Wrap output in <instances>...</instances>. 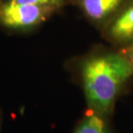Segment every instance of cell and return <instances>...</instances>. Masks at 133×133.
I'll return each instance as SVG.
<instances>
[{"label":"cell","mask_w":133,"mask_h":133,"mask_svg":"<svg viewBox=\"0 0 133 133\" xmlns=\"http://www.w3.org/2000/svg\"><path fill=\"white\" fill-rule=\"evenodd\" d=\"M80 76L89 111L112 117L133 76V67L120 51L104 52L82 62Z\"/></svg>","instance_id":"1"},{"label":"cell","mask_w":133,"mask_h":133,"mask_svg":"<svg viewBox=\"0 0 133 133\" xmlns=\"http://www.w3.org/2000/svg\"><path fill=\"white\" fill-rule=\"evenodd\" d=\"M55 10L54 6L19 4L7 0L0 5V22L13 29H28L45 21Z\"/></svg>","instance_id":"2"},{"label":"cell","mask_w":133,"mask_h":133,"mask_svg":"<svg viewBox=\"0 0 133 133\" xmlns=\"http://www.w3.org/2000/svg\"><path fill=\"white\" fill-rule=\"evenodd\" d=\"M103 34L107 41L122 48L133 43V0H128L105 25Z\"/></svg>","instance_id":"3"},{"label":"cell","mask_w":133,"mask_h":133,"mask_svg":"<svg viewBox=\"0 0 133 133\" xmlns=\"http://www.w3.org/2000/svg\"><path fill=\"white\" fill-rule=\"evenodd\" d=\"M128 0H79L87 18L97 24L105 26Z\"/></svg>","instance_id":"4"},{"label":"cell","mask_w":133,"mask_h":133,"mask_svg":"<svg viewBox=\"0 0 133 133\" xmlns=\"http://www.w3.org/2000/svg\"><path fill=\"white\" fill-rule=\"evenodd\" d=\"M73 133H116L112 117L89 111L79 122Z\"/></svg>","instance_id":"5"},{"label":"cell","mask_w":133,"mask_h":133,"mask_svg":"<svg viewBox=\"0 0 133 133\" xmlns=\"http://www.w3.org/2000/svg\"><path fill=\"white\" fill-rule=\"evenodd\" d=\"M19 4H34V5H48V6L60 7L65 0H12Z\"/></svg>","instance_id":"6"},{"label":"cell","mask_w":133,"mask_h":133,"mask_svg":"<svg viewBox=\"0 0 133 133\" xmlns=\"http://www.w3.org/2000/svg\"><path fill=\"white\" fill-rule=\"evenodd\" d=\"M120 52L125 56V58L128 59L129 62L131 64V66L133 67V43L125 47L121 48Z\"/></svg>","instance_id":"7"}]
</instances>
